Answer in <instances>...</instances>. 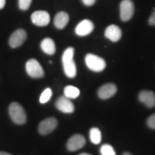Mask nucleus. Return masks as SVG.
Listing matches in <instances>:
<instances>
[{"mask_svg": "<svg viewBox=\"0 0 155 155\" xmlns=\"http://www.w3.org/2000/svg\"><path fill=\"white\" fill-rule=\"evenodd\" d=\"M147 126L152 128V129H155V114L152 115L147 121Z\"/></svg>", "mask_w": 155, "mask_h": 155, "instance_id": "4be33fe9", "label": "nucleus"}, {"mask_svg": "<svg viewBox=\"0 0 155 155\" xmlns=\"http://www.w3.org/2000/svg\"><path fill=\"white\" fill-rule=\"evenodd\" d=\"M134 5L131 0H122L120 4V17L123 22L129 21L134 16Z\"/></svg>", "mask_w": 155, "mask_h": 155, "instance_id": "39448f33", "label": "nucleus"}, {"mask_svg": "<svg viewBox=\"0 0 155 155\" xmlns=\"http://www.w3.org/2000/svg\"><path fill=\"white\" fill-rule=\"evenodd\" d=\"M94 29V24L90 20H83L79 22L75 28V33L78 36H86Z\"/></svg>", "mask_w": 155, "mask_h": 155, "instance_id": "9b49d317", "label": "nucleus"}, {"mask_svg": "<svg viewBox=\"0 0 155 155\" xmlns=\"http://www.w3.org/2000/svg\"><path fill=\"white\" fill-rule=\"evenodd\" d=\"M80 94V91L73 85H67L64 89V96L69 99H75Z\"/></svg>", "mask_w": 155, "mask_h": 155, "instance_id": "f3484780", "label": "nucleus"}, {"mask_svg": "<svg viewBox=\"0 0 155 155\" xmlns=\"http://www.w3.org/2000/svg\"><path fill=\"white\" fill-rule=\"evenodd\" d=\"M31 21L35 26L45 27L48 26L50 22L49 14L45 11H35L31 15Z\"/></svg>", "mask_w": 155, "mask_h": 155, "instance_id": "6e6552de", "label": "nucleus"}, {"mask_svg": "<svg viewBox=\"0 0 155 155\" xmlns=\"http://www.w3.org/2000/svg\"><path fill=\"white\" fill-rule=\"evenodd\" d=\"M58 126V121L54 117H49L44 119L39 124L38 131L42 135L52 133Z\"/></svg>", "mask_w": 155, "mask_h": 155, "instance_id": "0eeeda50", "label": "nucleus"}, {"mask_svg": "<svg viewBox=\"0 0 155 155\" xmlns=\"http://www.w3.org/2000/svg\"><path fill=\"white\" fill-rule=\"evenodd\" d=\"M52 90L50 88H47L45 91H43V92L41 93V97H40V103L41 104H46L48 103L52 97Z\"/></svg>", "mask_w": 155, "mask_h": 155, "instance_id": "aec40b11", "label": "nucleus"}, {"mask_svg": "<svg viewBox=\"0 0 155 155\" xmlns=\"http://www.w3.org/2000/svg\"><path fill=\"white\" fill-rule=\"evenodd\" d=\"M148 23L151 26H155V8L153 9V13H152V15L150 16L149 19H148Z\"/></svg>", "mask_w": 155, "mask_h": 155, "instance_id": "5701e85b", "label": "nucleus"}, {"mask_svg": "<svg viewBox=\"0 0 155 155\" xmlns=\"http://www.w3.org/2000/svg\"><path fill=\"white\" fill-rule=\"evenodd\" d=\"M100 153L102 155H116L113 147L109 144L103 145L100 148Z\"/></svg>", "mask_w": 155, "mask_h": 155, "instance_id": "6ab92c4d", "label": "nucleus"}, {"mask_svg": "<svg viewBox=\"0 0 155 155\" xmlns=\"http://www.w3.org/2000/svg\"><path fill=\"white\" fill-rule=\"evenodd\" d=\"M69 22V15L65 11H61L56 14L54 23L56 28L59 29H63L67 25Z\"/></svg>", "mask_w": 155, "mask_h": 155, "instance_id": "2eb2a0df", "label": "nucleus"}, {"mask_svg": "<svg viewBox=\"0 0 155 155\" xmlns=\"http://www.w3.org/2000/svg\"><path fill=\"white\" fill-rule=\"evenodd\" d=\"M9 116L12 122L18 125L25 124L27 122V115L23 107L18 103H11L9 106Z\"/></svg>", "mask_w": 155, "mask_h": 155, "instance_id": "f03ea898", "label": "nucleus"}, {"mask_svg": "<svg viewBox=\"0 0 155 155\" xmlns=\"http://www.w3.org/2000/svg\"><path fill=\"white\" fill-rule=\"evenodd\" d=\"M74 56V48H68L64 51L62 55V64L65 74L70 78L76 77L77 74V67L73 60Z\"/></svg>", "mask_w": 155, "mask_h": 155, "instance_id": "f257e3e1", "label": "nucleus"}, {"mask_svg": "<svg viewBox=\"0 0 155 155\" xmlns=\"http://www.w3.org/2000/svg\"><path fill=\"white\" fill-rule=\"evenodd\" d=\"M83 4L86 6H92L96 3V0H82Z\"/></svg>", "mask_w": 155, "mask_h": 155, "instance_id": "b1692460", "label": "nucleus"}, {"mask_svg": "<svg viewBox=\"0 0 155 155\" xmlns=\"http://www.w3.org/2000/svg\"><path fill=\"white\" fill-rule=\"evenodd\" d=\"M41 48L45 54L48 55H54L56 52V46L54 41L51 38H45L41 43Z\"/></svg>", "mask_w": 155, "mask_h": 155, "instance_id": "dca6fc26", "label": "nucleus"}, {"mask_svg": "<svg viewBox=\"0 0 155 155\" xmlns=\"http://www.w3.org/2000/svg\"><path fill=\"white\" fill-rule=\"evenodd\" d=\"M85 145V138L82 134H74L68 140L67 144V149L70 152H75L81 149Z\"/></svg>", "mask_w": 155, "mask_h": 155, "instance_id": "1a4fd4ad", "label": "nucleus"}, {"mask_svg": "<svg viewBox=\"0 0 155 155\" xmlns=\"http://www.w3.org/2000/svg\"><path fill=\"white\" fill-rule=\"evenodd\" d=\"M27 39V33L24 29L19 28L15 30L9 39V45L12 48H17L22 46Z\"/></svg>", "mask_w": 155, "mask_h": 155, "instance_id": "423d86ee", "label": "nucleus"}, {"mask_svg": "<svg viewBox=\"0 0 155 155\" xmlns=\"http://www.w3.org/2000/svg\"><path fill=\"white\" fill-rule=\"evenodd\" d=\"M90 139L93 144H99L102 140V133L97 127H92L90 130Z\"/></svg>", "mask_w": 155, "mask_h": 155, "instance_id": "a211bd4d", "label": "nucleus"}, {"mask_svg": "<svg viewBox=\"0 0 155 155\" xmlns=\"http://www.w3.org/2000/svg\"><path fill=\"white\" fill-rule=\"evenodd\" d=\"M122 155H132V154H131V153H124Z\"/></svg>", "mask_w": 155, "mask_h": 155, "instance_id": "bb28decb", "label": "nucleus"}, {"mask_svg": "<svg viewBox=\"0 0 155 155\" xmlns=\"http://www.w3.org/2000/svg\"><path fill=\"white\" fill-rule=\"evenodd\" d=\"M26 72L29 77L33 78H41L44 77V71L41 64L35 59H30L26 63Z\"/></svg>", "mask_w": 155, "mask_h": 155, "instance_id": "20e7f679", "label": "nucleus"}, {"mask_svg": "<svg viewBox=\"0 0 155 155\" xmlns=\"http://www.w3.org/2000/svg\"><path fill=\"white\" fill-rule=\"evenodd\" d=\"M79 155H91V154H89V153H80Z\"/></svg>", "mask_w": 155, "mask_h": 155, "instance_id": "cd10ccee", "label": "nucleus"}, {"mask_svg": "<svg viewBox=\"0 0 155 155\" xmlns=\"http://www.w3.org/2000/svg\"><path fill=\"white\" fill-rule=\"evenodd\" d=\"M85 64L90 70L96 72H103L106 67L105 61L93 54H88L85 56Z\"/></svg>", "mask_w": 155, "mask_h": 155, "instance_id": "7ed1b4c3", "label": "nucleus"}, {"mask_svg": "<svg viewBox=\"0 0 155 155\" xmlns=\"http://www.w3.org/2000/svg\"><path fill=\"white\" fill-rule=\"evenodd\" d=\"M6 4V0H0V10H3L5 8Z\"/></svg>", "mask_w": 155, "mask_h": 155, "instance_id": "393cba45", "label": "nucleus"}, {"mask_svg": "<svg viewBox=\"0 0 155 155\" xmlns=\"http://www.w3.org/2000/svg\"><path fill=\"white\" fill-rule=\"evenodd\" d=\"M32 4V0H18V6L21 11H27Z\"/></svg>", "mask_w": 155, "mask_h": 155, "instance_id": "412c9836", "label": "nucleus"}, {"mask_svg": "<svg viewBox=\"0 0 155 155\" xmlns=\"http://www.w3.org/2000/svg\"><path fill=\"white\" fill-rule=\"evenodd\" d=\"M55 106L57 110H59L63 113L71 114L74 111V104H72L71 99L66 97L65 96L60 97L55 103Z\"/></svg>", "mask_w": 155, "mask_h": 155, "instance_id": "9d476101", "label": "nucleus"}, {"mask_svg": "<svg viewBox=\"0 0 155 155\" xmlns=\"http://www.w3.org/2000/svg\"><path fill=\"white\" fill-rule=\"evenodd\" d=\"M0 155H12L11 153H8L6 152H0Z\"/></svg>", "mask_w": 155, "mask_h": 155, "instance_id": "a878e982", "label": "nucleus"}, {"mask_svg": "<svg viewBox=\"0 0 155 155\" xmlns=\"http://www.w3.org/2000/svg\"><path fill=\"white\" fill-rule=\"evenodd\" d=\"M116 91H117V88H116V84L109 83L104 84L103 86H101L98 89L97 95L101 99L105 100L112 97L114 95L116 94Z\"/></svg>", "mask_w": 155, "mask_h": 155, "instance_id": "f8f14e48", "label": "nucleus"}, {"mask_svg": "<svg viewBox=\"0 0 155 155\" xmlns=\"http://www.w3.org/2000/svg\"><path fill=\"white\" fill-rule=\"evenodd\" d=\"M104 35L106 38H108L111 41L116 42L122 37V30L118 26L111 24L106 28Z\"/></svg>", "mask_w": 155, "mask_h": 155, "instance_id": "ddd939ff", "label": "nucleus"}, {"mask_svg": "<svg viewBox=\"0 0 155 155\" xmlns=\"http://www.w3.org/2000/svg\"><path fill=\"white\" fill-rule=\"evenodd\" d=\"M139 100L148 108L155 107V93L151 91H141L139 94Z\"/></svg>", "mask_w": 155, "mask_h": 155, "instance_id": "4468645a", "label": "nucleus"}]
</instances>
